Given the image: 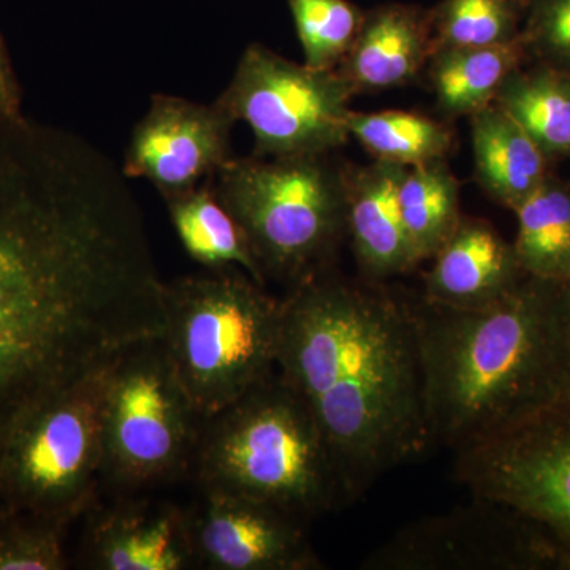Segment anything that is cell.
<instances>
[{
	"instance_id": "1",
	"label": "cell",
	"mask_w": 570,
	"mask_h": 570,
	"mask_svg": "<svg viewBox=\"0 0 570 570\" xmlns=\"http://www.w3.org/2000/svg\"><path fill=\"white\" fill-rule=\"evenodd\" d=\"M164 328L121 168L69 130L0 115V456L37 409Z\"/></svg>"
},
{
	"instance_id": "2",
	"label": "cell",
	"mask_w": 570,
	"mask_h": 570,
	"mask_svg": "<svg viewBox=\"0 0 570 570\" xmlns=\"http://www.w3.org/2000/svg\"><path fill=\"white\" fill-rule=\"evenodd\" d=\"M277 373L332 449L348 501L434 448L415 303L332 266L283 298Z\"/></svg>"
},
{
	"instance_id": "3",
	"label": "cell",
	"mask_w": 570,
	"mask_h": 570,
	"mask_svg": "<svg viewBox=\"0 0 570 570\" xmlns=\"http://www.w3.org/2000/svg\"><path fill=\"white\" fill-rule=\"evenodd\" d=\"M415 314L433 445L460 452L570 392V284L527 276L493 305Z\"/></svg>"
},
{
	"instance_id": "4",
	"label": "cell",
	"mask_w": 570,
	"mask_h": 570,
	"mask_svg": "<svg viewBox=\"0 0 570 570\" xmlns=\"http://www.w3.org/2000/svg\"><path fill=\"white\" fill-rule=\"evenodd\" d=\"M190 475L198 489L258 499L306 523L351 504L316 419L277 370L202 419Z\"/></svg>"
},
{
	"instance_id": "5",
	"label": "cell",
	"mask_w": 570,
	"mask_h": 570,
	"mask_svg": "<svg viewBox=\"0 0 570 570\" xmlns=\"http://www.w3.org/2000/svg\"><path fill=\"white\" fill-rule=\"evenodd\" d=\"M160 337L202 417L234 403L276 370L283 298L236 266L164 284Z\"/></svg>"
},
{
	"instance_id": "6",
	"label": "cell",
	"mask_w": 570,
	"mask_h": 570,
	"mask_svg": "<svg viewBox=\"0 0 570 570\" xmlns=\"http://www.w3.org/2000/svg\"><path fill=\"white\" fill-rule=\"evenodd\" d=\"M328 156L234 157L214 176L265 279L287 291L332 268L347 236V171Z\"/></svg>"
},
{
	"instance_id": "7",
	"label": "cell",
	"mask_w": 570,
	"mask_h": 570,
	"mask_svg": "<svg viewBox=\"0 0 570 570\" xmlns=\"http://www.w3.org/2000/svg\"><path fill=\"white\" fill-rule=\"evenodd\" d=\"M110 366L52 397L11 434L0 456V509L69 530L94 508L104 480Z\"/></svg>"
},
{
	"instance_id": "8",
	"label": "cell",
	"mask_w": 570,
	"mask_h": 570,
	"mask_svg": "<svg viewBox=\"0 0 570 570\" xmlns=\"http://www.w3.org/2000/svg\"><path fill=\"white\" fill-rule=\"evenodd\" d=\"M202 419L160 337L127 348L108 370L104 480L134 494L190 474Z\"/></svg>"
},
{
	"instance_id": "9",
	"label": "cell",
	"mask_w": 570,
	"mask_h": 570,
	"mask_svg": "<svg viewBox=\"0 0 570 570\" xmlns=\"http://www.w3.org/2000/svg\"><path fill=\"white\" fill-rule=\"evenodd\" d=\"M355 94L337 69H311L250 43L217 102L250 127L254 156H306L346 145Z\"/></svg>"
},
{
	"instance_id": "10",
	"label": "cell",
	"mask_w": 570,
	"mask_h": 570,
	"mask_svg": "<svg viewBox=\"0 0 570 570\" xmlns=\"http://www.w3.org/2000/svg\"><path fill=\"white\" fill-rule=\"evenodd\" d=\"M570 564L557 535L519 510L472 497L468 504L397 530L362 570H512Z\"/></svg>"
},
{
	"instance_id": "11",
	"label": "cell",
	"mask_w": 570,
	"mask_h": 570,
	"mask_svg": "<svg viewBox=\"0 0 570 570\" xmlns=\"http://www.w3.org/2000/svg\"><path fill=\"white\" fill-rule=\"evenodd\" d=\"M472 497L538 521L570 550V392L497 436L455 453Z\"/></svg>"
},
{
	"instance_id": "12",
	"label": "cell",
	"mask_w": 570,
	"mask_h": 570,
	"mask_svg": "<svg viewBox=\"0 0 570 570\" xmlns=\"http://www.w3.org/2000/svg\"><path fill=\"white\" fill-rule=\"evenodd\" d=\"M189 510L195 568L208 570H321L306 521L258 499L202 490Z\"/></svg>"
},
{
	"instance_id": "13",
	"label": "cell",
	"mask_w": 570,
	"mask_h": 570,
	"mask_svg": "<svg viewBox=\"0 0 570 570\" xmlns=\"http://www.w3.org/2000/svg\"><path fill=\"white\" fill-rule=\"evenodd\" d=\"M235 122L217 100L206 105L156 94L134 129L122 174L146 179L164 198L194 189L234 159Z\"/></svg>"
},
{
	"instance_id": "14",
	"label": "cell",
	"mask_w": 570,
	"mask_h": 570,
	"mask_svg": "<svg viewBox=\"0 0 570 570\" xmlns=\"http://www.w3.org/2000/svg\"><path fill=\"white\" fill-rule=\"evenodd\" d=\"M82 554L91 569H194L189 510L124 494L116 504L96 510Z\"/></svg>"
},
{
	"instance_id": "15",
	"label": "cell",
	"mask_w": 570,
	"mask_h": 570,
	"mask_svg": "<svg viewBox=\"0 0 570 570\" xmlns=\"http://www.w3.org/2000/svg\"><path fill=\"white\" fill-rule=\"evenodd\" d=\"M425 275L423 302L452 309L493 305L527 277L513 245L479 217H461Z\"/></svg>"
},
{
	"instance_id": "16",
	"label": "cell",
	"mask_w": 570,
	"mask_h": 570,
	"mask_svg": "<svg viewBox=\"0 0 570 570\" xmlns=\"http://www.w3.org/2000/svg\"><path fill=\"white\" fill-rule=\"evenodd\" d=\"M406 171L401 165L374 160L346 174L347 236L366 279L382 283L419 265L400 206Z\"/></svg>"
},
{
	"instance_id": "17",
	"label": "cell",
	"mask_w": 570,
	"mask_h": 570,
	"mask_svg": "<svg viewBox=\"0 0 570 570\" xmlns=\"http://www.w3.org/2000/svg\"><path fill=\"white\" fill-rule=\"evenodd\" d=\"M433 52V14L387 3L365 13L358 36L337 71L356 92L407 85Z\"/></svg>"
},
{
	"instance_id": "18",
	"label": "cell",
	"mask_w": 570,
	"mask_h": 570,
	"mask_svg": "<svg viewBox=\"0 0 570 570\" xmlns=\"http://www.w3.org/2000/svg\"><path fill=\"white\" fill-rule=\"evenodd\" d=\"M469 119L475 178L493 200L513 212L549 178V157L497 104Z\"/></svg>"
},
{
	"instance_id": "19",
	"label": "cell",
	"mask_w": 570,
	"mask_h": 570,
	"mask_svg": "<svg viewBox=\"0 0 570 570\" xmlns=\"http://www.w3.org/2000/svg\"><path fill=\"white\" fill-rule=\"evenodd\" d=\"M164 200L184 249L195 262L206 269L236 266L266 287L245 232L217 197L214 178Z\"/></svg>"
},
{
	"instance_id": "20",
	"label": "cell",
	"mask_w": 570,
	"mask_h": 570,
	"mask_svg": "<svg viewBox=\"0 0 570 570\" xmlns=\"http://www.w3.org/2000/svg\"><path fill=\"white\" fill-rule=\"evenodd\" d=\"M524 56L521 39L497 47L434 50L426 66L439 110L456 118L494 104L499 89L521 67Z\"/></svg>"
},
{
	"instance_id": "21",
	"label": "cell",
	"mask_w": 570,
	"mask_h": 570,
	"mask_svg": "<svg viewBox=\"0 0 570 570\" xmlns=\"http://www.w3.org/2000/svg\"><path fill=\"white\" fill-rule=\"evenodd\" d=\"M517 214V258L524 275L570 284V186L547 178L513 209Z\"/></svg>"
},
{
	"instance_id": "22",
	"label": "cell",
	"mask_w": 570,
	"mask_h": 570,
	"mask_svg": "<svg viewBox=\"0 0 570 570\" xmlns=\"http://www.w3.org/2000/svg\"><path fill=\"white\" fill-rule=\"evenodd\" d=\"M494 104L523 127L547 157L570 154V73L539 63L509 75Z\"/></svg>"
},
{
	"instance_id": "23",
	"label": "cell",
	"mask_w": 570,
	"mask_h": 570,
	"mask_svg": "<svg viewBox=\"0 0 570 570\" xmlns=\"http://www.w3.org/2000/svg\"><path fill=\"white\" fill-rule=\"evenodd\" d=\"M404 228L419 264L431 261L461 220L460 186L445 160L407 168L401 183Z\"/></svg>"
},
{
	"instance_id": "24",
	"label": "cell",
	"mask_w": 570,
	"mask_h": 570,
	"mask_svg": "<svg viewBox=\"0 0 570 570\" xmlns=\"http://www.w3.org/2000/svg\"><path fill=\"white\" fill-rule=\"evenodd\" d=\"M348 132L374 160L406 168L445 160L453 146L452 129L420 112L352 111Z\"/></svg>"
},
{
	"instance_id": "25",
	"label": "cell",
	"mask_w": 570,
	"mask_h": 570,
	"mask_svg": "<svg viewBox=\"0 0 570 570\" xmlns=\"http://www.w3.org/2000/svg\"><path fill=\"white\" fill-rule=\"evenodd\" d=\"M311 69L335 70L358 36L365 11L351 0H287Z\"/></svg>"
},
{
	"instance_id": "26",
	"label": "cell",
	"mask_w": 570,
	"mask_h": 570,
	"mask_svg": "<svg viewBox=\"0 0 570 570\" xmlns=\"http://www.w3.org/2000/svg\"><path fill=\"white\" fill-rule=\"evenodd\" d=\"M517 11L512 0H444L431 11L433 51L512 43L521 31Z\"/></svg>"
},
{
	"instance_id": "27",
	"label": "cell",
	"mask_w": 570,
	"mask_h": 570,
	"mask_svg": "<svg viewBox=\"0 0 570 570\" xmlns=\"http://www.w3.org/2000/svg\"><path fill=\"white\" fill-rule=\"evenodd\" d=\"M67 528L51 521L0 509V570L69 568Z\"/></svg>"
},
{
	"instance_id": "28",
	"label": "cell",
	"mask_w": 570,
	"mask_h": 570,
	"mask_svg": "<svg viewBox=\"0 0 570 570\" xmlns=\"http://www.w3.org/2000/svg\"><path fill=\"white\" fill-rule=\"evenodd\" d=\"M520 31L527 55L570 73V0H531Z\"/></svg>"
},
{
	"instance_id": "29",
	"label": "cell",
	"mask_w": 570,
	"mask_h": 570,
	"mask_svg": "<svg viewBox=\"0 0 570 570\" xmlns=\"http://www.w3.org/2000/svg\"><path fill=\"white\" fill-rule=\"evenodd\" d=\"M22 94L6 41L0 36V115L21 116Z\"/></svg>"
},
{
	"instance_id": "30",
	"label": "cell",
	"mask_w": 570,
	"mask_h": 570,
	"mask_svg": "<svg viewBox=\"0 0 570 570\" xmlns=\"http://www.w3.org/2000/svg\"><path fill=\"white\" fill-rule=\"evenodd\" d=\"M517 7H528L530 6L531 0H512Z\"/></svg>"
}]
</instances>
